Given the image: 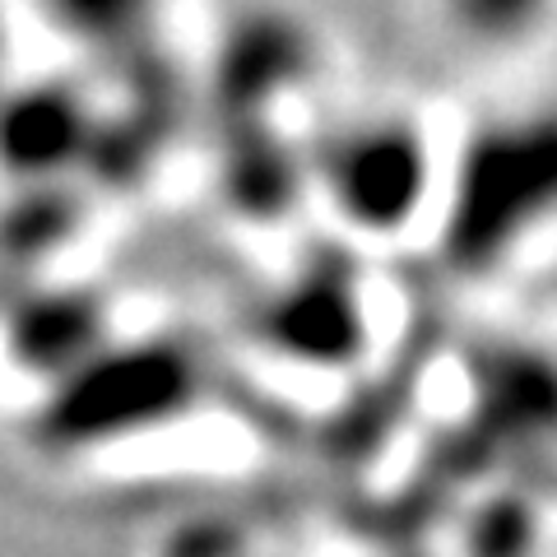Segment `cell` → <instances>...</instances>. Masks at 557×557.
I'll use <instances>...</instances> for the list:
<instances>
[{"mask_svg": "<svg viewBox=\"0 0 557 557\" xmlns=\"http://www.w3.org/2000/svg\"><path fill=\"white\" fill-rule=\"evenodd\" d=\"M70 42L94 51H131L153 28L159 0H38Z\"/></svg>", "mask_w": 557, "mask_h": 557, "instance_id": "5b68a950", "label": "cell"}, {"mask_svg": "<svg viewBox=\"0 0 557 557\" xmlns=\"http://www.w3.org/2000/svg\"><path fill=\"white\" fill-rule=\"evenodd\" d=\"M557 0H446V14L474 42H525Z\"/></svg>", "mask_w": 557, "mask_h": 557, "instance_id": "8992f818", "label": "cell"}, {"mask_svg": "<svg viewBox=\"0 0 557 557\" xmlns=\"http://www.w3.org/2000/svg\"><path fill=\"white\" fill-rule=\"evenodd\" d=\"M557 219V108H530L469 139L446 182L442 251L456 270H493Z\"/></svg>", "mask_w": 557, "mask_h": 557, "instance_id": "6da1fadb", "label": "cell"}, {"mask_svg": "<svg viewBox=\"0 0 557 557\" xmlns=\"http://www.w3.org/2000/svg\"><path fill=\"white\" fill-rule=\"evenodd\" d=\"M270 335L302 358H344L358 344V307L354 293L335 278H302L278 293L270 311Z\"/></svg>", "mask_w": 557, "mask_h": 557, "instance_id": "277c9868", "label": "cell"}, {"mask_svg": "<svg viewBox=\"0 0 557 557\" xmlns=\"http://www.w3.org/2000/svg\"><path fill=\"white\" fill-rule=\"evenodd\" d=\"M321 182L354 228L399 233L437 190V159L409 116H368L325 145Z\"/></svg>", "mask_w": 557, "mask_h": 557, "instance_id": "7a4b0ae2", "label": "cell"}, {"mask_svg": "<svg viewBox=\"0 0 557 557\" xmlns=\"http://www.w3.org/2000/svg\"><path fill=\"white\" fill-rule=\"evenodd\" d=\"M84 145H89V116L75 94L28 89L0 98V163L10 172L47 177L70 159H79Z\"/></svg>", "mask_w": 557, "mask_h": 557, "instance_id": "3957f363", "label": "cell"}]
</instances>
